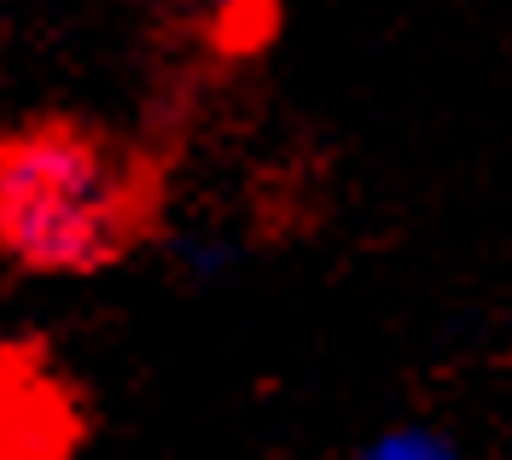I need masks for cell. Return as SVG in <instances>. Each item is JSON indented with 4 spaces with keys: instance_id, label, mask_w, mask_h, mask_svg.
I'll return each mask as SVG.
<instances>
[{
    "instance_id": "6da1fadb",
    "label": "cell",
    "mask_w": 512,
    "mask_h": 460,
    "mask_svg": "<svg viewBox=\"0 0 512 460\" xmlns=\"http://www.w3.org/2000/svg\"><path fill=\"white\" fill-rule=\"evenodd\" d=\"M163 164L88 117L41 111L0 140V257L70 280L134 257L163 228Z\"/></svg>"
},
{
    "instance_id": "7a4b0ae2",
    "label": "cell",
    "mask_w": 512,
    "mask_h": 460,
    "mask_svg": "<svg viewBox=\"0 0 512 460\" xmlns=\"http://www.w3.org/2000/svg\"><path fill=\"white\" fill-rule=\"evenodd\" d=\"M82 396L47 344H6V460H82Z\"/></svg>"
},
{
    "instance_id": "3957f363",
    "label": "cell",
    "mask_w": 512,
    "mask_h": 460,
    "mask_svg": "<svg viewBox=\"0 0 512 460\" xmlns=\"http://www.w3.org/2000/svg\"><path fill=\"white\" fill-rule=\"evenodd\" d=\"M355 460H466V449L448 437L443 426H425V420H396V426L373 431Z\"/></svg>"
}]
</instances>
